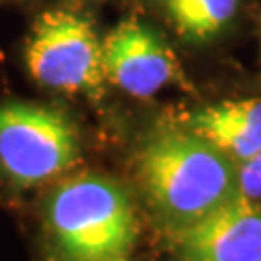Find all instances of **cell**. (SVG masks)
Wrapping results in <instances>:
<instances>
[{
  "mask_svg": "<svg viewBox=\"0 0 261 261\" xmlns=\"http://www.w3.org/2000/svg\"><path fill=\"white\" fill-rule=\"evenodd\" d=\"M80 159L74 122L62 111L25 101L0 105V178L35 188L62 176Z\"/></svg>",
  "mask_w": 261,
  "mask_h": 261,
  "instance_id": "3957f363",
  "label": "cell"
},
{
  "mask_svg": "<svg viewBox=\"0 0 261 261\" xmlns=\"http://www.w3.org/2000/svg\"><path fill=\"white\" fill-rule=\"evenodd\" d=\"M45 224L64 261L124 257L138 238L130 194L101 174H77L60 182L47 199Z\"/></svg>",
  "mask_w": 261,
  "mask_h": 261,
  "instance_id": "7a4b0ae2",
  "label": "cell"
},
{
  "mask_svg": "<svg viewBox=\"0 0 261 261\" xmlns=\"http://www.w3.org/2000/svg\"><path fill=\"white\" fill-rule=\"evenodd\" d=\"M103 66L111 84L140 99L153 97L180 74L172 48L136 18L120 21L105 37Z\"/></svg>",
  "mask_w": 261,
  "mask_h": 261,
  "instance_id": "5b68a950",
  "label": "cell"
},
{
  "mask_svg": "<svg viewBox=\"0 0 261 261\" xmlns=\"http://www.w3.org/2000/svg\"><path fill=\"white\" fill-rule=\"evenodd\" d=\"M238 167V190L240 196L246 199L259 201L261 199V149L246 159L242 163L236 165Z\"/></svg>",
  "mask_w": 261,
  "mask_h": 261,
  "instance_id": "9c48e42d",
  "label": "cell"
},
{
  "mask_svg": "<svg viewBox=\"0 0 261 261\" xmlns=\"http://www.w3.org/2000/svg\"><path fill=\"white\" fill-rule=\"evenodd\" d=\"M178 35L207 41L219 35L234 18L238 0H161Z\"/></svg>",
  "mask_w": 261,
  "mask_h": 261,
  "instance_id": "ba28073f",
  "label": "cell"
},
{
  "mask_svg": "<svg viewBox=\"0 0 261 261\" xmlns=\"http://www.w3.org/2000/svg\"><path fill=\"white\" fill-rule=\"evenodd\" d=\"M25 66L43 87L99 99L105 91L103 41L74 10L43 12L25 43Z\"/></svg>",
  "mask_w": 261,
  "mask_h": 261,
  "instance_id": "277c9868",
  "label": "cell"
},
{
  "mask_svg": "<svg viewBox=\"0 0 261 261\" xmlns=\"http://www.w3.org/2000/svg\"><path fill=\"white\" fill-rule=\"evenodd\" d=\"M186 128L238 165L261 149V99H236L190 114Z\"/></svg>",
  "mask_w": 261,
  "mask_h": 261,
  "instance_id": "52a82bcc",
  "label": "cell"
},
{
  "mask_svg": "<svg viewBox=\"0 0 261 261\" xmlns=\"http://www.w3.org/2000/svg\"><path fill=\"white\" fill-rule=\"evenodd\" d=\"M174 242L182 261H261V201L236 197Z\"/></svg>",
  "mask_w": 261,
  "mask_h": 261,
  "instance_id": "8992f818",
  "label": "cell"
},
{
  "mask_svg": "<svg viewBox=\"0 0 261 261\" xmlns=\"http://www.w3.org/2000/svg\"><path fill=\"white\" fill-rule=\"evenodd\" d=\"M136 174L149 207L172 236L240 197L236 163L188 128L147 136L136 153Z\"/></svg>",
  "mask_w": 261,
  "mask_h": 261,
  "instance_id": "6da1fadb",
  "label": "cell"
},
{
  "mask_svg": "<svg viewBox=\"0 0 261 261\" xmlns=\"http://www.w3.org/2000/svg\"><path fill=\"white\" fill-rule=\"evenodd\" d=\"M103 261H128V259H126V255H124V257H114V259H103Z\"/></svg>",
  "mask_w": 261,
  "mask_h": 261,
  "instance_id": "30bf717a",
  "label": "cell"
}]
</instances>
